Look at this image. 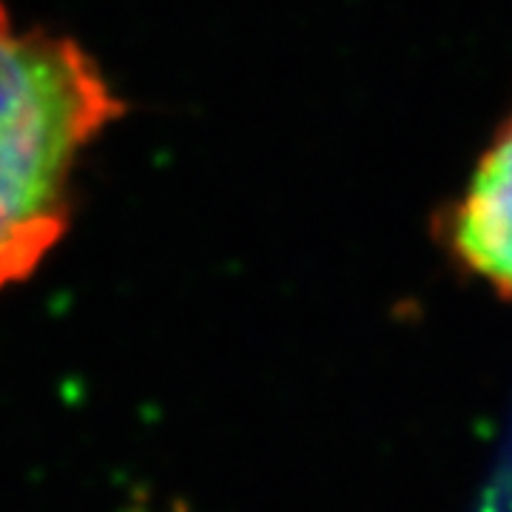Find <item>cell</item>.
<instances>
[{
    "instance_id": "6da1fadb",
    "label": "cell",
    "mask_w": 512,
    "mask_h": 512,
    "mask_svg": "<svg viewBox=\"0 0 512 512\" xmlns=\"http://www.w3.org/2000/svg\"><path fill=\"white\" fill-rule=\"evenodd\" d=\"M120 114L74 40L18 29L0 3V291L66 234L80 157Z\"/></svg>"
},
{
    "instance_id": "7a4b0ae2",
    "label": "cell",
    "mask_w": 512,
    "mask_h": 512,
    "mask_svg": "<svg viewBox=\"0 0 512 512\" xmlns=\"http://www.w3.org/2000/svg\"><path fill=\"white\" fill-rule=\"evenodd\" d=\"M447 242L467 271L512 296V114L450 211Z\"/></svg>"
}]
</instances>
